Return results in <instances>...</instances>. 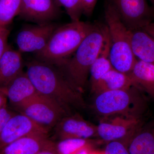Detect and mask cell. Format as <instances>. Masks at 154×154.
<instances>
[{
	"mask_svg": "<svg viewBox=\"0 0 154 154\" xmlns=\"http://www.w3.org/2000/svg\"><path fill=\"white\" fill-rule=\"evenodd\" d=\"M26 66V74L39 94L55 100L69 111L71 107H85L82 92L56 67L37 59L30 61Z\"/></svg>",
	"mask_w": 154,
	"mask_h": 154,
	"instance_id": "1",
	"label": "cell"
},
{
	"mask_svg": "<svg viewBox=\"0 0 154 154\" xmlns=\"http://www.w3.org/2000/svg\"><path fill=\"white\" fill-rule=\"evenodd\" d=\"M109 37L106 25L95 23L74 53L58 69L68 81L82 92L90 70Z\"/></svg>",
	"mask_w": 154,
	"mask_h": 154,
	"instance_id": "2",
	"label": "cell"
},
{
	"mask_svg": "<svg viewBox=\"0 0 154 154\" xmlns=\"http://www.w3.org/2000/svg\"><path fill=\"white\" fill-rule=\"evenodd\" d=\"M94 24L79 21L58 26L36 59L58 67L71 56L90 33Z\"/></svg>",
	"mask_w": 154,
	"mask_h": 154,
	"instance_id": "3",
	"label": "cell"
},
{
	"mask_svg": "<svg viewBox=\"0 0 154 154\" xmlns=\"http://www.w3.org/2000/svg\"><path fill=\"white\" fill-rule=\"evenodd\" d=\"M105 18L110 40V62L115 69L128 74L137 61L131 46L130 30L109 2L105 7Z\"/></svg>",
	"mask_w": 154,
	"mask_h": 154,
	"instance_id": "4",
	"label": "cell"
},
{
	"mask_svg": "<svg viewBox=\"0 0 154 154\" xmlns=\"http://www.w3.org/2000/svg\"><path fill=\"white\" fill-rule=\"evenodd\" d=\"M94 108L105 118L121 116L128 117H142L145 102L140 90L134 86L127 90L107 91L96 95Z\"/></svg>",
	"mask_w": 154,
	"mask_h": 154,
	"instance_id": "5",
	"label": "cell"
},
{
	"mask_svg": "<svg viewBox=\"0 0 154 154\" xmlns=\"http://www.w3.org/2000/svg\"><path fill=\"white\" fill-rule=\"evenodd\" d=\"M17 110L48 128L55 126L63 117L71 114L55 100L39 93Z\"/></svg>",
	"mask_w": 154,
	"mask_h": 154,
	"instance_id": "6",
	"label": "cell"
},
{
	"mask_svg": "<svg viewBox=\"0 0 154 154\" xmlns=\"http://www.w3.org/2000/svg\"><path fill=\"white\" fill-rule=\"evenodd\" d=\"M128 30L143 29L152 22L154 11L146 0H109Z\"/></svg>",
	"mask_w": 154,
	"mask_h": 154,
	"instance_id": "7",
	"label": "cell"
},
{
	"mask_svg": "<svg viewBox=\"0 0 154 154\" xmlns=\"http://www.w3.org/2000/svg\"><path fill=\"white\" fill-rule=\"evenodd\" d=\"M142 117L121 116L103 120L97 126V137L106 143L122 141L128 143L137 131L143 127Z\"/></svg>",
	"mask_w": 154,
	"mask_h": 154,
	"instance_id": "8",
	"label": "cell"
},
{
	"mask_svg": "<svg viewBox=\"0 0 154 154\" xmlns=\"http://www.w3.org/2000/svg\"><path fill=\"white\" fill-rule=\"evenodd\" d=\"M58 27L54 23L30 25L18 33L16 42L20 52H40L44 49L53 33Z\"/></svg>",
	"mask_w": 154,
	"mask_h": 154,
	"instance_id": "9",
	"label": "cell"
},
{
	"mask_svg": "<svg viewBox=\"0 0 154 154\" xmlns=\"http://www.w3.org/2000/svg\"><path fill=\"white\" fill-rule=\"evenodd\" d=\"M49 128L38 124L24 114H15L3 128L0 136V152L20 138L37 133L48 134Z\"/></svg>",
	"mask_w": 154,
	"mask_h": 154,
	"instance_id": "10",
	"label": "cell"
},
{
	"mask_svg": "<svg viewBox=\"0 0 154 154\" xmlns=\"http://www.w3.org/2000/svg\"><path fill=\"white\" fill-rule=\"evenodd\" d=\"M54 130L60 140L97 137V126L78 114L66 116L54 126Z\"/></svg>",
	"mask_w": 154,
	"mask_h": 154,
	"instance_id": "11",
	"label": "cell"
},
{
	"mask_svg": "<svg viewBox=\"0 0 154 154\" xmlns=\"http://www.w3.org/2000/svg\"><path fill=\"white\" fill-rule=\"evenodd\" d=\"M59 14L55 0H22L19 16L37 24L50 23Z\"/></svg>",
	"mask_w": 154,
	"mask_h": 154,
	"instance_id": "12",
	"label": "cell"
},
{
	"mask_svg": "<svg viewBox=\"0 0 154 154\" xmlns=\"http://www.w3.org/2000/svg\"><path fill=\"white\" fill-rule=\"evenodd\" d=\"M0 90L5 94L10 104L16 110L38 93L24 71Z\"/></svg>",
	"mask_w": 154,
	"mask_h": 154,
	"instance_id": "13",
	"label": "cell"
},
{
	"mask_svg": "<svg viewBox=\"0 0 154 154\" xmlns=\"http://www.w3.org/2000/svg\"><path fill=\"white\" fill-rule=\"evenodd\" d=\"M48 134H34L20 138L4 148L0 154H36L55 146Z\"/></svg>",
	"mask_w": 154,
	"mask_h": 154,
	"instance_id": "14",
	"label": "cell"
},
{
	"mask_svg": "<svg viewBox=\"0 0 154 154\" xmlns=\"http://www.w3.org/2000/svg\"><path fill=\"white\" fill-rule=\"evenodd\" d=\"M21 54L8 45L0 59V88L5 87L23 71L24 61Z\"/></svg>",
	"mask_w": 154,
	"mask_h": 154,
	"instance_id": "15",
	"label": "cell"
},
{
	"mask_svg": "<svg viewBox=\"0 0 154 154\" xmlns=\"http://www.w3.org/2000/svg\"><path fill=\"white\" fill-rule=\"evenodd\" d=\"M131 49L138 60L154 65V38L143 29L130 30Z\"/></svg>",
	"mask_w": 154,
	"mask_h": 154,
	"instance_id": "16",
	"label": "cell"
},
{
	"mask_svg": "<svg viewBox=\"0 0 154 154\" xmlns=\"http://www.w3.org/2000/svg\"><path fill=\"white\" fill-rule=\"evenodd\" d=\"M132 86V81L128 74L113 68L91 86V90L97 95L107 91L127 90Z\"/></svg>",
	"mask_w": 154,
	"mask_h": 154,
	"instance_id": "17",
	"label": "cell"
},
{
	"mask_svg": "<svg viewBox=\"0 0 154 154\" xmlns=\"http://www.w3.org/2000/svg\"><path fill=\"white\" fill-rule=\"evenodd\" d=\"M128 74L134 86L154 99V65L137 60Z\"/></svg>",
	"mask_w": 154,
	"mask_h": 154,
	"instance_id": "18",
	"label": "cell"
},
{
	"mask_svg": "<svg viewBox=\"0 0 154 154\" xmlns=\"http://www.w3.org/2000/svg\"><path fill=\"white\" fill-rule=\"evenodd\" d=\"M127 146L129 154H154V131L143 126L130 139Z\"/></svg>",
	"mask_w": 154,
	"mask_h": 154,
	"instance_id": "19",
	"label": "cell"
},
{
	"mask_svg": "<svg viewBox=\"0 0 154 154\" xmlns=\"http://www.w3.org/2000/svg\"><path fill=\"white\" fill-rule=\"evenodd\" d=\"M110 46L109 37L98 57L91 66L90 72L91 86L93 85L106 73L113 68L109 57Z\"/></svg>",
	"mask_w": 154,
	"mask_h": 154,
	"instance_id": "20",
	"label": "cell"
},
{
	"mask_svg": "<svg viewBox=\"0 0 154 154\" xmlns=\"http://www.w3.org/2000/svg\"><path fill=\"white\" fill-rule=\"evenodd\" d=\"M22 0H0V27H5L21 11Z\"/></svg>",
	"mask_w": 154,
	"mask_h": 154,
	"instance_id": "21",
	"label": "cell"
},
{
	"mask_svg": "<svg viewBox=\"0 0 154 154\" xmlns=\"http://www.w3.org/2000/svg\"><path fill=\"white\" fill-rule=\"evenodd\" d=\"M93 144L90 139L73 138L61 140L56 143L58 154H72L86 149L92 148Z\"/></svg>",
	"mask_w": 154,
	"mask_h": 154,
	"instance_id": "22",
	"label": "cell"
},
{
	"mask_svg": "<svg viewBox=\"0 0 154 154\" xmlns=\"http://www.w3.org/2000/svg\"><path fill=\"white\" fill-rule=\"evenodd\" d=\"M58 5L65 9L72 22L80 21L83 10L80 0H55Z\"/></svg>",
	"mask_w": 154,
	"mask_h": 154,
	"instance_id": "23",
	"label": "cell"
},
{
	"mask_svg": "<svg viewBox=\"0 0 154 154\" xmlns=\"http://www.w3.org/2000/svg\"><path fill=\"white\" fill-rule=\"evenodd\" d=\"M128 143L122 141H113L107 143L104 151L105 154H129Z\"/></svg>",
	"mask_w": 154,
	"mask_h": 154,
	"instance_id": "24",
	"label": "cell"
},
{
	"mask_svg": "<svg viewBox=\"0 0 154 154\" xmlns=\"http://www.w3.org/2000/svg\"><path fill=\"white\" fill-rule=\"evenodd\" d=\"M15 114L7 107L0 110V136L7 122Z\"/></svg>",
	"mask_w": 154,
	"mask_h": 154,
	"instance_id": "25",
	"label": "cell"
},
{
	"mask_svg": "<svg viewBox=\"0 0 154 154\" xmlns=\"http://www.w3.org/2000/svg\"><path fill=\"white\" fill-rule=\"evenodd\" d=\"M98 0H80L83 10V14L89 17L93 14Z\"/></svg>",
	"mask_w": 154,
	"mask_h": 154,
	"instance_id": "26",
	"label": "cell"
},
{
	"mask_svg": "<svg viewBox=\"0 0 154 154\" xmlns=\"http://www.w3.org/2000/svg\"><path fill=\"white\" fill-rule=\"evenodd\" d=\"M9 31L5 27L0 29V59L8 47V38Z\"/></svg>",
	"mask_w": 154,
	"mask_h": 154,
	"instance_id": "27",
	"label": "cell"
},
{
	"mask_svg": "<svg viewBox=\"0 0 154 154\" xmlns=\"http://www.w3.org/2000/svg\"><path fill=\"white\" fill-rule=\"evenodd\" d=\"M8 99L5 94L0 90V110L7 107Z\"/></svg>",
	"mask_w": 154,
	"mask_h": 154,
	"instance_id": "28",
	"label": "cell"
},
{
	"mask_svg": "<svg viewBox=\"0 0 154 154\" xmlns=\"http://www.w3.org/2000/svg\"><path fill=\"white\" fill-rule=\"evenodd\" d=\"M143 29L154 38V22H152Z\"/></svg>",
	"mask_w": 154,
	"mask_h": 154,
	"instance_id": "29",
	"label": "cell"
},
{
	"mask_svg": "<svg viewBox=\"0 0 154 154\" xmlns=\"http://www.w3.org/2000/svg\"><path fill=\"white\" fill-rule=\"evenodd\" d=\"M36 154H58V153L57 151L55 145V146L53 147L46 149L42 151L39 152Z\"/></svg>",
	"mask_w": 154,
	"mask_h": 154,
	"instance_id": "30",
	"label": "cell"
},
{
	"mask_svg": "<svg viewBox=\"0 0 154 154\" xmlns=\"http://www.w3.org/2000/svg\"><path fill=\"white\" fill-rule=\"evenodd\" d=\"M92 151H93V149H85L82 150L80 151L79 152L72 154H89Z\"/></svg>",
	"mask_w": 154,
	"mask_h": 154,
	"instance_id": "31",
	"label": "cell"
},
{
	"mask_svg": "<svg viewBox=\"0 0 154 154\" xmlns=\"http://www.w3.org/2000/svg\"><path fill=\"white\" fill-rule=\"evenodd\" d=\"M89 154H105V153H104V151L99 152L93 150Z\"/></svg>",
	"mask_w": 154,
	"mask_h": 154,
	"instance_id": "32",
	"label": "cell"
},
{
	"mask_svg": "<svg viewBox=\"0 0 154 154\" xmlns=\"http://www.w3.org/2000/svg\"><path fill=\"white\" fill-rule=\"evenodd\" d=\"M149 1L154 6V0H149Z\"/></svg>",
	"mask_w": 154,
	"mask_h": 154,
	"instance_id": "33",
	"label": "cell"
},
{
	"mask_svg": "<svg viewBox=\"0 0 154 154\" xmlns=\"http://www.w3.org/2000/svg\"><path fill=\"white\" fill-rule=\"evenodd\" d=\"M2 28V27H0V29H1V28Z\"/></svg>",
	"mask_w": 154,
	"mask_h": 154,
	"instance_id": "34",
	"label": "cell"
},
{
	"mask_svg": "<svg viewBox=\"0 0 154 154\" xmlns=\"http://www.w3.org/2000/svg\"></svg>",
	"mask_w": 154,
	"mask_h": 154,
	"instance_id": "35",
	"label": "cell"
}]
</instances>
